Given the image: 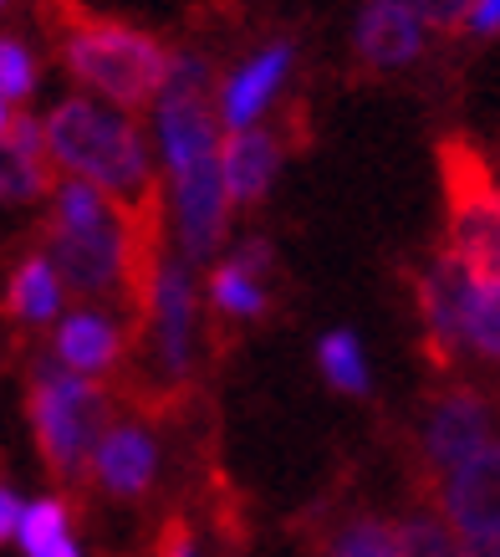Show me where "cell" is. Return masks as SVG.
Instances as JSON below:
<instances>
[{
    "instance_id": "52a82bcc",
    "label": "cell",
    "mask_w": 500,
    "mask_h": 557,
    "mask_svg": "<svg viewBox=\"0 0 500 557\" xmlns=\"http://www.w3.org/2000/svg\"><path fill=\"white\" fill-rule=\"evenodd\" d=\"M434 511L450 527L460 557H500V450L465 460L434 481Z\"/></svg>"
},
{
    "instance_id": "9c48e42d",
    "label": "cell",
    "mask_w": 500,
    "mask_h": 557,
    "mask_svg": "<svg viewBox=\"0 0 500 557\" xmlns=\"http://www.w3.org/2000/svg\"><path fill=\"white\" fill-rule=\"evenodd\" d=\"M159 471H164V445H159V430L138 414H113V424L98 435L92 456H87V475L92 486L108 496V502H123L134 507L143 502L153 486H159Z\"/></svg>"
},
{
    "instance_id": "d4e9b609",
    "label": "cell",
    "mask_w": 500,
    "mask_h": 557,
    "mask_svg": "<svg viewBox=\"0 0 500 557\" xmlns=\"http://www.w3.org/2000/svg\"><path fill=\"white\" fill-rule=\"evenodd\" d=\"M153 557H204V542L195 537L184 522H174L164 532V542H159V553H153Z\"/></svg>"
},
{
    "instance_id": "6da1fadb",
    "label": "cell",
    "mask_w": 500,
    "mask_h": 557,
    "mask_svg": "<svg viewBox=\"0 0 500 557\" xmlns=\"http://www.w3.org/2000/svg\"><path fill=\"white\" fill-rule=\"evenodd\" d=\"M215 62L195 47L168 51L164 83L153 92V134H159V159H164V195L174 215V240L179 261L200 267L215 261L225 236H230V200L220 189V113H215Z\"/></svg>"
},
{
    "instance_id": "44dd1931",
    "label": "cell",
    "mask_w": 500,
    "mask_h": 557,
    "mask_svg": "<svg viewBox=\"0 0 500 557\" xmlns=\"http://www.w3.org/2000/svg\"><path fill=\"white\" fill-rule=\"evenodd\" d=\"M393 522H399L403 557H460L450 527L439 522V511L434 507H414V511H403V517H393Z\"/></svg>"
},
{
    "instance_id": "cb8c5ba5",
    "label": "cell",
    "mask_w": 500,
    "mask_h": 557,
    "mask_svg": "<svg viewBox=\"0 0 500 557\" xmlns=\"http://www.w3.org/2000/svg\"><path fill=\"white\" fill-rule=\"evenodd\" d=\"M21 507H26V496H21L5 475H0V547H11L16 537V522H21Z\"/></svg>"
},
{
    "instance_id": "8992f818",
    "label": "cell",
    "mask_w": 500,
    "mask_h": 557,
    "mask_svg": "<svg viewBox=\"0 0 500 557\" xmlns=\"http://www.w3.org/2000/svg\"><path fill=\"white\" fill-rule=\"evenodd\" d=\"M138 327L149 343V373L153 388H189L200 369V287H195V267H184L179 256H159L138 297Z\"/></svg>"
},
{
    "instance_id": "603a6c76",
    "label": "cell",
    "mask_w": 500,
    "mask_h": 557,
    "mask_svg": "<svg viewBox=\"0 0 500 557\" xmlns=\"http://www.w3.org/2000/svg\"><path fill=\"white\" fill-rule=\"evenodd\" d=\"M409 5L424 21V32H460L470 11V0H409Z\"/></svg>"
},
{
    "instance_id": "4316f807",
    "label": "cell",
    "mask_w": 500,
    "mask_h": 557,
    "mask_svg": "<svg viewBox=\"0 0 500 557\" xmlns=\"http://www.w3.org/2000/svg\"><path fill=\"white\" fill-rule=\"evenodd\" d=\"M32 557H87V547L77 537H62V542H51V547H41V553Z\"/></svg>"
},
{
    "instance_id": "5bb4252c",
    "label": "cell",
    "mask_w": 500,
    "mask_h": 557,
    "mask_svg": "<svg viewBox=\"0 0 500 557\" xmlns=\"http://www.w3.org/2000/svg\"><path fill=\"white\" fill-rule=\"evenodd\" d=\"M460 292H465V271L454 261H434L414 276V302H418V318H424V343H429L434 363L450 369L460 358Z\"/></svg>"
},
{
    "instance_id": "e0dca14e",
    "label": "cell",
    "mask_w": 500,
    "mask_h": 557,
    "mask_svg": "<svg viewBox=\"0 0 500 557\" xmlns=\"http://www.w3.org/2000/svg\"><path fill=\"white\" fill-rule=\"evenodd\" d=\"M322 557H403L399 522L384 511H352L327 532Z\"/></svg>"
},
{
    "instance_id": "ac0fdd59",
    "label": "cell",
    "mask_w": 500,
    "mask_h": 557,
    "mask_svg": "<svg viewBox=\"0 0 500 557\" xmlns=\"http://www.w3.org/2000/svg\"><path fill=\"white\" fill-rule=\"evenodd\" d=\"M210 302L225 312V318L235 322H255V318H266L271 312V292L261 276H250V271H240L225 256L215 271H210Z\"/></svg>"
},
{
    "instance_id": "7c38bea8",
    "label": "cell",
    "mask_w": 500,
    "mask_h": 557,
    "mask_svg": "<svg viewBox=\"0 0 500 557\" xmlns=\"http://www.w3.org/2000/svg\"><path fill=\"white\" fill-rule=\"evenodd\" d=\"M429 47L424 21L414 16L409 0H367L358 11V32H352V51L367 72H393L418 62Z\"/></svg>"
},
{
    "instance_id": "83f0119b",
    "label": "cell",
    "mask_w": 500,
    "mask_h": 557,
    "mask_svg": "<svg viewBox=\"0 0 500 557\" xmlns=\"http://www.w3.org/2000/svg\"><path fill=\"white\" fill-rule=\"evenodd\" d=\"M11 119H16V108H11V102L0 98V134H5V128H11Z\"/></svg>"
},
{
    "instance_id": "f1b7e54d",
    "label": "cell",
    "mask_w": 500,
    "mask_h": 557,
    "mask_svg": "<svg viewBox=\"0 0 500 557\" xmlns=\"http://www.w3.org/2000/svg\"><path fill=\"white\" fill-rule=\"evenodd\" d=\"M5 5H11V0H0V11H5Z\"/></svg>"
},
{
    "instance_id": "d6986e66",
    "label": "cell",
    "mask_w": 500,
    "mask_h": 557,
    "mask_svg": "<svg viewBox=\"0 0 500 557\" xmlns=\"http://www.w3.org/2000/svg\"><path fill=\"white\" fill-rule=\"evenodd\" d=\"M317 369L337 394H352V399H363L367 388H373V369H367L363 343L352 338L348 327H337V333H327L317 343Z\"/></svg>"
},
{
    "instance_id": "ffe728a7",
    "label": "cell",
    "mask_w": 500,
    "mask_h": 557,
    "mask_svg": "<svg viewBox=\"0 0 500 557\" xmlns=\"http://www.w3.org/2000/svg\"><path fill=\"white\" fill-rule=\"evenodd\" d=\"M72 537V507L67 496H32L26 507H21V522H16V537L11 547H21V557L41 553L51 542Z\"/></svg>"
},
{
    "instance_id": "9a60e30c",
    "label": "cell",
    "mask_w": 500,
    "mask_h": 557,
    "mask_svg": "<svg viewBox=\"0 0 500 557\" xmlns=\"http://www.w3.org/2000/svg\"><path fill=\"white\" fill-rule=\"evenodd\" d=\"M51 185H57V170L47 164L41 123L32 113H16L11 128L0 134V205L47 200Z\"/></svg>"
},
{
    "instance_id": "277c9868",
    "label": "cell",
    "mask_w": 500,
    "mask_h": 557,
    "mask_svg": "<svg viewBox=\"0 0 500 557\" xmlns=\"http://www.w3.org/2000/svg\"><path fill=\"white\" fill-rule=\"evenodd\" d=\"M26 420H32L36 456L47 460V471L57 481H83L92 445L113 424V394L98 379H77L41 358L26 388Z\"/></svg>"
},
{
    "instance_id": "8fae6325",
    "label": "cell",
    "mask_w": 500,
    "mask_h": 557,
    "mask_svg": "<svg viewBox=\"0 0 500 557\" xmlns=\"http://www.w3.org/2000/svg\"><path fill=\"white\" fill-rule=\"evenodd\" d=\"M51 363L77 373V379H108L113 369H123L128 358V338L102 307H77L57 318V338H51Z\"/></svg>"
},
{
    "instance_id": "3957f363",
    "label": "cell",
    "mask_w": 500,
    "mask_h": 557,
    "mask_svg": "<svg viewBox=\"0 0 500 557\" xmlns=\"http://www.w3.org/2000/svg\"><path fill=\"white\" fill-rule=\"evenodd\" d=\"M51 21H57V57L87 87L83 98L108 102L117 113L149 108L168 67V47L159 36L138 32V26H117V21L77 16L62 5H51Z\"/></svg>"
},
{
    "instance_id": "4fadbf2b",
    "label": "cell",
    "mask_w": 500,
    "mask_h": 557,
    "mask_svg": "<svg viewBox=\"0 0 500 557\" xmlns=\"http://www.w3.org/2000/svg\"><path fill=\"white\" fill-rule=\"evenodd\" d=\"M282 159H286V144L276 128H240V134H225L220 138V189L230 210H250L261 205L282 174Z\"/></svg>"
},
{
    "instance_id": "5b68a950",
    "label": "cell",
    "mask_w": 500,
    "mask_h": 557,
    "mask_svg": "<svg viewBox=\"0 0 500 557\" xmlns=\"http://www.w3.org/2000/svg\"><path fill=\"white\" fill-rule=\"evenodd\" d=\"M439 174H445V246L439 256L460 271H500V195L485 153L470 138H445Z\"/></svg>"
},
{
    "instance_id": "30bf717a",
    "label": "cell",
    "mask_w": 500,
    "mask_h": 557,
    "mask_svg": "<svg viewBox=\"0 0 500 557\" xmlns=\"http://www.w3.org/2000/svg\"><path fill=\"white\" fill-rule=\"evenodd\" d=\"M291 67H297V47H291V41H271V47H261L255 57H246L230 77H220V92H215L220 128H225V134L255 128V123L266 119V108L276 102V92L286 87Z\"/></svg>"
},
{
    "instance_id": "2e32d148",
    "label": "cell",
    "mask_w": 500,
    "mask_h": 557,
    "mask_svg": "<svg viewBox=\"0 0 500 557\" xmlns=\"http://www.w3.org/2000/svg\"><path fill=\"white\" fill-rule=\"evenodd\" d=\"M67 312V287L57 282V271L41 251H26L11 261L5 276V318L21 327H47Z\"/></svg>"
},
{
    "instance_id": "7a4b0ae2",
    "label": "cell",
    "mask_w": 500,
    "mask_h": 557,
    "mask_svg": "<svg viewBox=\"0 0 500 557\" xmlns=\"http://www.w3.org/2000/svg\"><path fill=\"white\" fill-rule=\"evenodd\" d=\"M47 164L62 170L77 185L98 189L117 210H149L159 200V174H153L149 134L134 113H117L92 98H62L41 123Z\"/></svg>"
},
{
    "instance_id": "484cf974",
    "label": "cell",
    "mask_w": 500,
    "mask_h": 557,
    "mask_svg": "<svg viewBox=\"0 0 500 557\" xmlns=\"http://www.w3.org/2000/svg\"><path fill=\"white\" fill-rule=\"evenodd\" d=\"M496 26H500V0H470L465 32H475V36H496Z\"/></svg>"
},
{
    "instance_id": "7402d4cb",
    "label": "cell",
    "mask_w": 500,
    "mask_h": 557,
    "mask_svg": "<svg viewBox=\"0 0 500 557\" xmlns=\"http://www.w3.org/2000/svg\"><path fill=\"white\" fill-rule=\"evenodd\" d=\"M36 57H32V47L21 41V36H0V98L11 102H26L36 92Z\"/></svg>"
},
{
    "instance_id": "ba28073f",
    "label": "cell",
    "mask_w": 500,
    "mask_h": 557,
    "mask_svg": "<svg viewBox=\"0 0 500 557\" xmlns=\"http://www.w3.org/2000/svg\"><path fill=\"white\" fill-rule=\"evenodd\" d=\"M485 450H500L496 405L470 384H454L445 394H434V405L424 409V424H418V456H424L434 481L460 471L465 460L485 456Z\"/></svg>"
}]
</instances>
